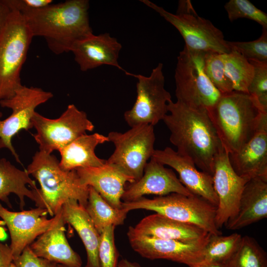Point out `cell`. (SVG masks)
I'll list each match as a JSON object with an SVG mask.
<instances>
[{
    "instance_id": "obj_39",
    "label": "cell",
    "mask_w": 267,
    "mask_h": 267,
    "mask_svg": "<svg viewBox=\"0 0 267 267\" xmlns=\"http://www.w3.org/2000/svg\"><path fill=\"white\" fill-rule=\"evenodd\" d=\"M11 11L0 0V32L4 26Z\"/></svg>"
},
{
    "instance_id": "obj_9",
    "label": "cell",
    "mask_w": 267,
    "mask_h": 267,
    "mask_svg": "<svg viewBox=\"0 0 267 267\" xmlns=\"http://www.w3.org/2000/svg\"><path fill=\"white\" fill-rule=\"evenodd\" d=\"M107 136L109 141L114 144L115 150L106 163L115 167L134 181L138 180L155 150L154 126L138 125L124 133L111 132Z\"/></svg>"
},
{
    "instance_id": "obj_31",
    "label": "cell",
    "mask_w": 267,
    "mask_h": 267,
    "mask_svg": "<svg viewBox=\"0 0 267 267\" xmlns=\"http://www.w3.org/2000/svg\"><path fill=\"white\" fill-rule=\"evenodd\" d=\"M204 71L210 81L221 94L233 90L232 83L225 74L223 54L206 52L204 58Z\"/></svg>"
},
{
    "instance_id": "obj_18",
    "label": "cell",
    "mask_w": 267,
    "mask_h": 267,
    "mask_svg": "<svg viewBox=\"0 0 267 267\" xmlns=\"http://www.w3.org/2000/svg\"><path fill=\"white\" fill-rule=\"evenodd\" d=\"M128 238L134 251L150 260L165 259L190 267L202 263L204 259L206 245L148 237Z\"/></svg>"
},
{
    "instance_id": "obj_14",
    "label": "cell",
    "mask_w": 267,
    "mask_h": 267,
    "mask_svg": "<svg viewBox=\"0 0 267 267\" xmlns=\"http://www.w3.org/2000/svg\"><path fill=\"white\" fill-rule=\"evenodd\" d=\"M212 234L194 224L178 222L156 213L129 227L128 237L174 240L187 244L206 245Z\"/></svg>"
},
{
    "instance_id": "obj_24",
    "label": "cell",
    "mask_w": 267,
    "mask_h": 267,
    "mask_svg": "<svg viewBox=\"0 0 267 267\" xmlns=\"http://www.w3.org/2000/svg\"><path fill=\"white\" fill-rule=\"evenodd\" d=\"M61 212L64 222L74 228L83 242L87 254L85 267H100L98 257L100 234L85 207L76 201L70 200L63 205Z\"/></svg>"
},
{
    "instance_id": "obj_11",
    "label": "cell",
    "mask_w": 267,
    "mask_h": 267,
    "mask_svg": "<svg viewBox=\"0 0 267 267\" xmlns=\"http://www.w3.org/2000/svg\"><path fill=\"white\" fill-rule=\"evenodd\" d=\"M36 131L33 137L40 151L51 154L59 151L87 132H92L94 126L83 111L73 104H69L58 118H47L36 111L32 118Z\"/></svg>"
},
{
    "instance_id": "obj_6",
    "label": "cell",
    "mask_w": 267,
    "mask_h": 267,
    "mask_svg": "<svg viewBox=\"0 0 267 267\" xmlns=\"http://www.w3.org/2000/svg\"><path fill=\"white\" fill-rule=\"evenodd\" d=\"M122 208L129 212L136 209L152 211L170 219L198 226L212 235H222L215 223L217 207L203 198L171 193L153 199L144 197L122 202Z\"/></svg>"
},
{
    "instance_id": "obj_40",
    "label": "cell",
    "mask_w": 267,
    "mask_h": 267,
    "mask_svg": "<svg viewBox=\"0 0 267 267\" xmlns=\"http://www.w3.org/2000/svg\"><path fill=\"white\" fill-rule=\"evenodd\" d=\"M118 267H140L139 265L134 262H131L127 259H122L118 263Z\"/></svg>"
},
{
    "instance_id": "obj_26",
    "label": "cell",
    "mask_w": 267,
    "mask_h": 267,
    "mask_svg": "<svg viewBox=\"0 0 267 267\" xmlns=\"http://www.w3.org/2000/svg\"><path fill=\"white\" fill-rule=\"evenodd\" d=\"M36 188L35 181L26 170L18 169L4 158L0 159V201L11 207L8 196L11 193L15 194L19 198L20 208L23 209L26 197L36 204L37 198L34 190Z\"/></svg>"
},
{
    "instance_id": "obj_22",
    "label": "cell",
    "mask_w": 267,
    "mask_h": 267,
    "mask_svg": "<svg viewBox=\"0 0 267 267\" xmlns=\"http://www.w3.org/2000/svg\"><path fill=\"white\" fill-rule=\"evenodd\" d=\"M82 184L94 188L110 205L122 209V197L127 183L134 179L115 167L101 166L76 170Z\"/></svg>"
},
{
    "instance_id": "obj_41",
    "label": "cell",
    "mask_w": 267,
    "mask_h": 267,
    "mask_svg": "<svg viewBox=\"0 0 267 267\" xmlns=\"http://www.w3.org/2000/svg\"><path fill=\"white\" fill-rule=\"evenodd\" d=\"M5 225V222L2 220H0V241H4L7 238V228Z\"/></svg>"
},
{
    "instance_id": "obj_10",
    "label": "cell",
    "mask_w": 267,
    "mask_h": 267,
    "mask_svg": "<svg viewBox=\"0 0 267 267\" xmlns=\"http://www.w3.org/2000/svg\"><path fill=\"white\" fill-rule=\"evenodd\" d=\"M163 68V64L158 63L149 76L125 72L136 78L137 81L135 101L124 115L131 128L141 125L154 126L168 113V103L172 97L165 88Z\"/></svg>"
},
{
    "instance_id": "obj_16",
    "label": "cell",
    "mask_w": 267,
    "mask_h": 267,
    "mask_svg": "<svg viewBox=\"0 0 267 267\" xmlns=\"http://www.w3.org/2000/svg\"><path fill=\"white\" fill-rule=\"evenodd\" d=\"M128 183L122 197L123 202L134 201L148 194L158 196L171 193L193 194L181 183L172 169L166 168L153 157L146 163L142 177Z\"/></svg>"
},
{
    "instance_id": "obj_27",
    "label": "cell",
    "mask_w": 267,
    "mask_h": 267,
    "mask_svg": "<svg viewBox=\"0 0 267 267\" xmlns=\"http://www.w3.org/2000/svg\"><path fill=\"white\" fill-rule=\"evenodd\" d=\"M85 209L99 234L107 226L123 224L129 212L112 206L90 186Z\"/></svg>"
},
{
    "instance_id": "obj_38",
    "label": "cell",
    "mask_w": 267,
    "mask_h": 267,
    "mask_svg": "<svg viewBox=\"0 0 267 267\" xmlns=\"http://www.w3.org/2000/svg\"><path fill=\"white\" fill-rule=\"evenodd\" d=\"M0 267H16L9 246L0 241Z\"/></svg>"
},
{
    "instance_id": "obj_21",
    "label": "cell",
    "mask_w": 267,
    "mask_h": 267,
    "mask_svg": "<svg viewBox=\"0 0 267 267\" xmlns=\"http://www.w3.org/2000/svg\"><path fill=\"white\" fill-rule=\"evenodd\" d=\"M122 46L109 33L92 34L76 43L71 52L82 71L107 65L126 72L120 65L118 59Z\"/></svg>"
},
{
    "instance_id": "obj_42",
    "label": "cell",
    "mask_w": 267,
    "mask_h": 267,
    "mask_svg": "<svg viewBox=\"0 0 267 267\" xmlns=\"http://www.w3.org/2000/svg\"><path fill=\"white\" fill-rule=\"evenodd\" d=\"M189 267H224V264L220 263L202 262L199 264L190 266Z\"/></svg>"
},
{
    "instance_id": "obj_12",
    "label": "cell",
    "mask_w": 267,
    "mask_h": 267,
    "mask_svg": "<svg viewBox=\"0 0 267 267\" xmlns=\"http://www.w3.org/2000/svg\"><path fill=\"white\" fill-rule=\"evenodd\" d=\"M53 97V94L37 87L22 86L11 98L0 101L1 107L12 110L11 115L1 120L0 112V149L7 148L17 162L21 163L12 144V138L20 131L33 128L32 118L36 108Z\"/></svg>"
},
{
    "instance_id": "obj_7",
    "label": "cell",
    "mask_w": 267,
    "mask_h": 267,
    "mask_svg": "<svg viewBox=\"0 0 267 267\" xmlns=\"http://www.w3.org/2000/svg\"><path fill=\"white\" fill-rule=\"evenodd\" d=\"M174 26L183 38L185 46L204 52L226 54L231 51L222 32L209 20L199 16L190 0H180L176 14L148 0H140Z\"/></svg>"
},
{
    "instance_id": "obj_3",
    "label": "cell",
    "mask_w": 267,
    "mask_h": 267,
    "mask_svg": "<svg viewBox=\"0 0 267 267\" xmlns=\"http://www.w3.org/2000/svg\"><path fill=\"white\" fill-rule=\"evenodd\" d=\"M207 111L228 154L239 151L253 137L263 115L267 113L249 93L235 90L221 94Z\"/></svg>"
},
{
    "instance_id": "obj_8",
    "label": "cell",
    "mask_w": 267,
    "mask_h": 267,
    "mask_svg": "<svg viewBox=\"0 0 267 267\" xmlns=\"http://www.w3.org/2000/svg\"><path fill=\"white\" fill-rule=\"evenodd\" d=\"M205 53L184 46L177 57L175 79L177 101L207 110L216 104L221 93L205 72Z\"/></svg>"
},
{
    "instance_id": "obj_25",
    "label": "cell",
    "mask_w": 267,
    "mask_h": 267,
    "mask_svg": "<svg viewBox=\"0 0 267 267\" xmlns=\"http://www.w3.org/2000/svg\"><path fill=\"white\" fill-rule=\"evenodd\" d=\"M108 141L107 136L97 133L79 136L59 151L60 167L65 171H71L104 165L106 160L98 158L95 149L98 145Z\"/></svg>"
},
{
    "instance_id": "obj_5",
    "label": "cell",
    "mask_w": 267,
    "mask_h": 267,
    "mask_svg": "<svg viewBox=\"0 0 267 267\" xmlns=\"http://www.w3.org/2000/svg\"><path fill=\"white\" fill-rule=\"evenodd\" d=\"M33 38L23 15L11 11L0 32V101L22 86L20 73Z\"/></svg>"
},
{
    "instance_id": "obj_35",
    "label": "cell",
    "mask_w": 267,
    "mask_h": 267,
    "mask_svg": "<svg viewBox=\"0 0 267 267\" xmlns=\"http://www.w3.org/2000/svg\"><path fill=\"white\" fill-rule=\"evenodd\" d=\"M115 226L105 227L100 234L98 257L100 267H117L118 253L114 240Z\"/></svg>"
},
{
    "instance_id": "obj_13",
    "label": "cell",
    "mask_w": 267,
    "mask_h": 267,
    "mask_svg": "<svg viewBox=\"0 0 267 267\" xmlns=\"http://www.w3.org/2000/svg\"><path fill=\"white\" fill-rule=\"evenodd\" d=\"M213 186L218 199L215 223L219 229L237 214L240 197L248 179L233 169L228 153L222 147L215 160Z\"/></svg>"
},
{
    "instance_id": "obj_19",
    "label": "cell",
    "mask_w": 267,
    "mask_h": 267,
    "mask_svg": "<svg viewBox=\"0 0 267 267\" xmlns=\"http://www.w3.org/2000/svg\"><path fill=\"white\" fill-rule=\"evenodd\" d=\"M231 165L240 177L267 178V113L253 137L237 152L228 154Z\"/></svg>"
},
{
    "instance_id": "obj_2",
    "label": "cell",
    "mask_w": 267,
    "mask_h": 267,
    "mask_svg": "<svg viewBox=\"0 0 267 267\" xmlns=\"http://www.w3.org/2000/svg\"><path fill=\"white\" fill-rule=\"evenodd\" d=\"M89 7L88 0H68L21 14L33 37L44 38L58 55L71 51L76 43L93 34Z\"/></svg>"
},
{
    "instance_id": "obj_36",
    "label": "cell",
    "mask_w": 267,
    "mask_h": 267,
    "mask_svg": "<svg viewBox=\"0 0 267 267\" xmlns=\"http://www.w3.org/2000/svg\"><path fill=\"white\" fill-rule=\"evenodd\" d=\"M16 267H57V264L35 255L27 246L17 258L13 259Z\"/></svg>"
},
{
    "instance_id": "obj_1",
    "label": "cell",
    "mask_w": 267,
    "mask_h": 267,
    "mask_svg": "<svg viewBox=\"0 0 267 267\" xmlns=\"http://www.w3.org/2000/svg\"><path fill=\"white\" fill-rule=\"evenodd\" d=\"M163 121L177 152L192 160L201 171L213 175L215 160L223 147L205 108L170 101Z\"/></svg>"
},
{
    "instance_id": "obj_43",
    "label": "cell",
    "mask_w": 267,
    "mask_h": 267,
    "mask_svg": "<svg viewBox=\"0 0 267 267\" xmlns=\"http://www.w3.org/2000/svg\"><path fill=\"white\" fill-rule=\"evenodd\" d=\"M57 267H67V266H64V265H60V264H57Z\"/></svg>"
},
{
    "instance_id": "obj_30",
    "label": "cell",
    "mask_w": 267,
    "mask_h": 267,
    "mask_svg": "<svg viewBox=\"0 0 267 267\" xmlns=\"http://www.w3.org/2000/svg\"><path fill=\"white\" fill-rule=\"evenodd\" d=\"M241 238L237 233L228 236L211 235L205 247L202 262L224 264L238 248Z\"/></svg>"
},
{
    "instance_id": "obj_23",
    "label": "cell",
    "mask_w": 267,
    "mask_h": 267,
    "mask_svg": "<svg viewBox=\"0 0 267 267\" xmlns=\"http://www.w3.org/2000/svg\"><path fill=\"white\" fill-rule=\"evenodd\" d=\"M267 217V178L256 177L246 182L236 215L225 224L229 230L240 229Z\"/></svg>"
},
{
    "instance_id": "obj_32",
    "label": "cell",
    "mask_w": 267,
    "mask_h": 267,
    "mask_svg": "<svg viewBox=\"0 0 267 267\" xmlns=\"http://www.w3.org/2000/svg\"><path fill=\"white\" fill-rule=\"evenodd\" d=\"M229 20L247 18L267 28V14L248 0H230L224 6Z\"/></svg>"
},
{
    "instance_id": "obj_4",
    "label": "cell",
    "mask_w": 267,
    "mask_h": 267,
    "mask_svg": "<svg viewBox=\"0 0 267 267\" xmlns=\"http://www.w3.org/2000/svg\"><path fill=\"white\" fill-rule=\"evenodd\" d=\"M26 170L40 185V188L34 189L37 198L36 205L46 209L51 217L70 200L76 201L86 207L89 186L81 183L76 170L61 169L54 155L37 152Z\"/></svg>"
},
{
    "instance_id": "obj_28",
    "label": "cell",
    "mask_w": 267,
    "mask_h": 267,
    "mask_svg": "<svg viewBox=\"0 0 267 267\" xmlns=\"http://www.w3.org/2000/svg\"><path fill=\"white\" fill-rule=\"evenodd\" d=\"M223 59L225 74L231 82L233 90L247 93L254 74L253 66L234 50L223 54Z\"/></svg>"
},
{
    "instance_id": "obj_33",
    "label": "cell",
    "mask_w": 267,
    "mask_h": 267,
    "mask_svg": "<svg viewBox=\"0 0 267 267\" xmlns=\"http://www.w3.org/2000/svg\"><path fill=\"white\" fill-rule=\"evenodd\" d=\"M231 50L235 51L248 60L267 62V28H263L259 39L250 42L227 41Z\"/></svg>"
},
{
    "instance_id": "obj_17",
    "label": "cell",
    "mask_w": 267,
    "mask_h": 267,
    "mask_svg": "<svg viewBox=\"0 0 267 267\" xmlns=\"http://www.w3.org/2000/svg\"><path fill=\"white\" fill-rule=\"evenodd\" d=\"M175 170L181 183L193 194L200 196L217 207L218 199L213 186V176L199 171L194 162L171 147L155 149L152 157Z\"/></svg>"
},
{
    "instance_id": "obj_20",
    "label": "cell",
    "mask_w": 267,
    "mask_h": 267,
    "mask_svg": "<svg viewBox=\"0 0 267 267\" xmlns=\"http://www.w3.org/2000/svg\"><path fill=\"white\" fill-rule=\"evenodd\" d=\"M54 217L51 226L29 247L37 257L68 267H82L80 256L69 245L65 234L61 210Z\"/></svg>"
},
{
    "instance_id": "obj_34",
    "label": "cell",
    "mask_w": 267,
    "mask_h": 267,
    "mask_svg": "<svg viewBox=\"0 0 267 267\" xmlns=\"http://www.w3.org/2000/svg\"><path fill=\"white\" fill-rule=\"evenodd\" d=\"M254 67V74L247 93L258 101L267 112V62L248 60Z\"/></svg>"
},
{
    "instance_id": "obj_15",
    "label": "cell",
    "mask_w": 267,
    "mask_h": 267,
    "mask_svg": "<svg viewBox=\"0 0 267 267\" xmlns=\"http://www.w3.org/2000/svg\"><path fill=\"white\" fill-rule=\"evenodd\" d=\"M48 212L44 208H36L20 212H12L0 203V218L9 232V247L13 259L18 257L27 247L52 225L54 217L47 218Z\"/></svg>"
},
{
    "instance_id": "obj_29",
    "label": "cell",
    "mask_w": 267,
    "mask_h": 267,
    "mask_svg": "<svg viewBox=\"0 0 267 267\" xmlns=\"http://www.w3.org/2000/svg\"><path fill=\"white\" fill-rule=\"evenodd\" d=\"M224 267H267V255L254 238L242 236L238 248Z\"/></svg>"
},
{
    "instance_id": "obj_37",
    "label": "cell",
    "mask_w": 267,
    "mask_h": 267,
    "mask_svg": "<svg viewBox=\"0 0 267 267\" xmlns=\"http://www.w3.org/2000/svg\"><path fill=\"white\" fill-rule=\"evenodd\" d=\"M2 2L12 11L23 14L26 12L39 9L51 3V0H2Z\"/></svg>"
}]
</instances>
